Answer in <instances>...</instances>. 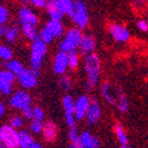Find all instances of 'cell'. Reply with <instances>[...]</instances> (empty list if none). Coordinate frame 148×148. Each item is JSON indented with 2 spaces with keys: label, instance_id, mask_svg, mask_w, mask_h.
I'll use <instances>...</instances> for the list:
<instances>
[{
  "label": "cell",
  "instance_id": "ac0fdd59",
  "mask_svg": "<svg viewBox=\"0 0 148 148\" xmlns=\"http://www.w3.org/2000/svg\"><path fill=\"white\" fill-rule=\"evenodd\" d=\"M44 26L52 33V36L55 37V39L63 38V36H64V33H65L64 25H63V23H62V20H52V19H49Z\"/></svg>",
  "mask_w": 148,
  "mask_h": 148
},
{
  "label": "cell",
  "instance_id": "ffe728a7",
  "mask_svg": "<svg viewBox=\"0 0 148 148\" xmlns=\"http://www.w3.org/2000/svg\"><path fill=\"white\" fill-rule=\"evenodd\" d=\"M45 11H46L49 18L52 19V20H62V18L64 17L63 13L60 12V10L58 8L56 0H47Z\"/></svg>",
  "mask_w": 148,
  "mask_h": 148
},
{
  "label": "cell",
  "instance_id": "7a4b0ae2",
  "mask_svg": "<svg viewBox=\"0 0 148 148\" xmlns=\"http://www.w3.org/2000/svg\"><path fill=\"white\" fill-rule=\"evenodd\" d=\"M84 71L87 83H85V90L91 91L95 87H97L101 81L102 73V64L101 58L96 52H92L84 58Z\"/></svg>",
  "mask_w": 148,
  "mask_h": 148
},
{
  "label": "cell",
  "instance_id": "cb8c5ba5",
  "mask_svg": "<svg viewBox=\"0 0 148 148\" xmlns=\"http://www.w3.org/2000/svg\"><path fill=\"white\" fill-rule=\"evenodd\" d=\"M33 141H34V139H33L32 133L30 130H25V129L18 130V143H19V148L29 147Z\"/></svg>",
  "mask_w": 148,
  "mask_h": 148
},
{
  "label": "cell",
  "instance_id": "ba28073f",
  "mask_svg": "<svg viewBox=\"0 0 148 148\" xmlns=\"http://www.w3.org/2000/svg\"><path fill=\"white\" fill-rule=\"evenodd\" d=\"M62 107L64 110V120L69 128L76 126V117H75V98L70 94H65L62 98Z\"/></svg>",
  "mask_w": 148,
  "mask_h": 148
},
{
  "label": "cell",
  "instance_id": "d6986e66",
  "mask_svg": "<svg viewBox=\"0 0 148 148\" xmlns=\"http://www.w3.org/2000/svg\"><path fill=\"white\" fill-rule=\"evenodd\" d=\"M79 141L84 148H100V140L89 132L83 130L79 134Z\"/></svg>",
  "mask_w": 148,
  "mask_h": 148
},
{
  "label": "cell",
  "instance_id": "6da1fadb",
  "mask_svg": "<svg viewBox=\"0 0 148 148\" xmlns=\"http://www.w3.org/2000/svg\"><path fill=\"white\" fill-rule=\"evenodd\" d=\"M100 91H101V96L104 98V101L112 107H114L117 112L122 114L128 112L129 102L127 95L117 84L110 81H104L103 83H101Z\"/></svg>",
  "mask_w": 148,
  "mask_h": 148
},
{
  "label": "cell",
  "instance_id": "7402d4cb",
  "mask_svg": "<svg viewBox=\"0 0 148 148\" xmlns=\"http://www.w3.org/2000/svg\"><path fill=\"white\" fill-rule=\"evenodd\" d=\"M20 30H21V34L31 43L36 39H38L39 31L37 30V26L30 25V24H24V25H20Z\"/></svg>",
  "mask_w": 148,
  "mask_h": 148
},
{
  "label": "cell",
  "instance_id": "4316f807",
  "mask_svg": "<svg viewBox=\"0 0 148 148\" xmlns=\"http://www.w3.org/2000/svg\"><path fill=\"white\" fill-rule=\"evenodd\" d=\"M8 125L11 127H13L16 130H21L23 127L25 126V119L23 117L21 114H14V115H12L10 117Z\"/></svg>",
  "mask_w": 148,
  "mask_h": 148
},
{
  "label": "cell",
  "instance_id": "9c48e42d",
  "mask_svg": "<svg viewBox=\"0 0 148 148\" xmlns=\"http://www.w3.org/2000/svg\"><path fill=\"white\" fill-rule=\"evenodd\" d=\"M0 142L8 148H19L18 143V130L7 125L0 126Z\"/></svg>",
  "mask_w": 148,
  "mask_h": 148
},
{
  "label": "cell",
  "instance_id": "5b68a950",
  "mask_svg": "<svg viewBox=\"0 0 148 148\" xmlns=\"http://www.w3.org/2000/svg\"><path fill=\"white\" fill-rule=\"evenodd\" d=\"M72 21V24L75 25V27L79 29V30H84L87 29L89 25V12H88V7L82 0L76 1L75 4V8L73 12L71 13V16L69 17Z\"/></svg>",
  "mask_w": 148,
  "mask_h": 148
},
{
  "label": "cell",
  "instance_id": "44dd1931",
  "mask_svg": "<svg viewBox=\"0 0 148 148\" xmlns=\"http://www.w3.org/2000/svg\"><path fill=\"white\" fill-rule=\"evenodd\" d=\"M20 34H21V30L17 25H11V26L6 27L4 38L10 44H16L20 38Z\"/></svg>",
  "mask_w": 148,
  "mask_h": 148
},
{
  "label": "cell",
  "instance_id": "2e32d148",
  "mask_svg": "<svg viewBox=\"0 0 148 148\" xmlns=\"http://www.w3.org/2000/svg\"><path fill=\"white\" fill-rule=\"evenodd\" d=\"M43 140L47 143H52L58 138V126L53 121H45L44 122V128H43Z\"/></svg>",
  "mask_w": 148,
  "mask_h": 148
},
{
  "label": "cell",
  "instance_id": "60d3db41",
  "mask_svg": "<svg viewBox=\"0 0 148 148\" xmlns=\"http://www.w3.org/2000/svg\"><path fill=\"white\" fill-rule=\"evenodd\" d=\"M5 32H6V26L0 24V37H4L5 36Z\"/></svg>",
  "mask_w": 148,
  "mask_h": 148
},
{
  "label": "cell",
  "instance_id": "f1b7e54d",
  "mask_svg": "<svg viewBox=\"0 0 148 148\" xmlns=\"http://www.w3.org/2000/svg\"><path fill=\"white\" fill-rule=\"evenodd\" d=\"M13 59V50L6 44H0V60L7 62Z\"/></svg>",
  "mask_w": 148,
  "mask_h": 148
},
{
  "label": "cell",
  "instance_id": "7dc6e473",
  "mask_svg": "<svg viewBox=\"0 0 148 148\" xmlns=\"http://www.w3.org/2000/svg\"><path fill=\"white\" fill-rule=\"evenodd\" d=\"M146 1H147V3H148V0H146Z\"/></svg>",
  "mask_w": 148,
  "mask_h": 148
},
{
  "label": "cell",
  "instance_id": "f546056e",
  "mask_svg": "<svg viewBox=\"0 0 148 148\" xmlns=\"http://www.w3.org/2000/svg\"><path fill=\"white\" fill-rule=\"evenodd\" d=\"M58 87H59L60 90H63L64 92H69L72 89V79H71V77L68 76V75L59 76Z\"/></svg>",
  "mask_w": 148,
  "mask_h": 148
},
{
  "label": "cell",
  "instance_id": "d4e9b609",
  "mask_svg": "<svg viewBox=\"0 0 148 148\" xmlns=\"http://www.w3.org/2000/svg\"><path fill=\"white\" fill-rule=\"evenodd\" d=\"M56 3L60 12L63 13V16H68V17L71 16V13L73 12V8H75V4H76L75 0H56Z\"/></svg>",
  "mask_w": 148,
  "mask_h": 148
},
{
  "label": "cell",
  "instance_id": "1f68e13d",
  "mask_svg": "<svg viewBox=\"0 0 148 148\" xmlns=\"http://www.w3.org/2000/svg\"><path fill=\"white\" fill-rule=\"evenodd\" d=\"M10 20V11L5 5L0 4V24L5 25L6 23H8Z\"/></svg>",
  "mask_w": 148,
  "mask_h": 148
},
{
  "label": "cell",
  "instance_id": "484cf974",
  "mask_svg": "<svg viewBox=\"0 0 148 148\" xmlns=\"http://www.w3.org/2000/svg\"><path fill=\"white\" fill-rule=\"evenodd\" d=\"M5 69L11 71L12 73H14L16 76L20 75V73L24 71V69H25V66H24V64L21 63L20 60L18 59H12L10 62H7V63H5Z\"/></svg>",
  "mask_w": 148,
  "mask_h": 148
},
{
  "label": "cell",
  "instance_id": "52a82bcc",
  "mask_svg": "<svg viewBox=\"0 0 148 148\" xmlns=\"http://www.w3.org/2000/svg\"><path fill=\"white\" fill-rule=\"evenodd\" d=\"M38 77L39 72H36L31 68H25L20 75L17 76V82L21 89L30 90L34 89L38 85Z\"/></svg>",
  "mask_w": 148,
  "mask_h": 148
},
{
  "label": "cell",
  "instance_id": "5bb4252c",
  "mask_svg": "<svg viewBox=\"0 0 148 148\" xmlns=\"http://www.w3.org/2000/svg\"><path fill=\"white\" fill-rule=\"evenodd\" d=\"M101 117H102V107L100 102L97 101L96 97H90V106L88 109L87 116H85V121H87L88 125L94 126L96 123H98Z\"/></svg>",
  "mask_w": 148,
  "mask_h": 148
},
{
  "label": "cell",
  "instance_id": "7c38bea8",
  "mask_svg": "<svg viewBox=\"0 0 148 148\" xmlns=\"http://www.w3.org/2000/svg\"><path fill=\"white\" fill-rule=\"evenodd\" d=\"M18 20L20 23V25H24V24H30V25L33 26H38L39 24V17L36 12L26 6V5H23L19 7L18 10Z\"/></svg>",
  "mask_w": 148,
  "mask_h": 148
},
{
  "label": "cell",
  "instance_id": "8992f818",
  "mask_svg": "<svg viewBox=\"0 0 148 148\" xmlns=\"http://www.w3.org/2000/svg\"><path fill=\"white\" fill-rule=\"evenodd\" d=\"M8 106L14 110L23 112L24 109L32 107V97L27 90H24V89L17 90L14 92H12V95L10 96Z\"/></svg>",
  "mask_w": 148,
  "mask_h": 148
},
{
  "label": "cell",
  "instance_id": "f35d334b",
  "mask_svg": "<svg viewBox=\"0 0 148 148\" xmlns=\"http://www.w3.org/2000/svg\"><path fill=\"white\" fill-rule=\"evenodd\" d=\"M25 148H44V147H43V145H42L39 141H36V140H34L29 147H25Z\"/></svg>",
  "mask_w": 148,
  "mask_h": 148
},
{
  "label": "cell",
  "instance_id": "3957f363",
  "mask_svg": "<svg viewBox=\"0 0 148 148\" xmlns=\"http://www.w3.org/2000/svg\"><path fill=\"white\" fill-rule=\"evenodd\" d=\"M83 36L84 34L82 33V30H79L77 27L69 29L59 42V45H58L59 51H63L66 53L72 52V51H77L79 47V44L83 39Z\"/></svg>",
  "mask_w": 148,
  "mask_h": 148
},
{
  "label": "cell",
  "instance_id": "e0dca14e",
  "mask_svg": "<svg viewBox=\"0 0 148 148\" xmlns=\"http://www.w3.org/2000/svg\"><path fill=\"white\" fill-rule=\"evenodd\" d=\"M96 50V39L95 37L91 36V34H84L83 36V39L79 44V47H78V51L81 55H84V56H88L92 52H95Z\"/></svg>",
  "mask_w": 148,
  "mask_h": 148
},
{
  "label": "cell",
  "instance_id": "d590c367",
  "mask_svg": "<svg viewBox=\"0 0 148 148\" xmlns=\"http://www.w3.org/2000/svg\"><path fill=\"white\" fill-rule=\"evenodd\" d=\"M23 117L25 120H29V121H32L33 120V107H29L26 109H24L23 112H20Z\"/></svg>",
  "mask_w": 148,
  "mask_h": 148
},
{
  "label": "cell",
  "instance_id": "ee69618b",
  "mask_svg": "<svg viewBox=\"0 0 148 148\" xmlns=\"http://www.w3.org/2000/svg\"><path fill=\"white\" fill-rule=\"evenodd\" d=\"M121 148H133V147H130V146H121Z\"/></svg>",
  "mask_w": 148,
  "mask_h": 148
},
{
  "label": "cell",
  "instance_id": "836d02e7",
  "mask_svg": "<svg viewBox=\"0 0 148 148\" xmlns=\"http://www.w3.org/2000/svg\"><path fill=\"white\" fill-rule=\"evenodd\" d=\"M79 132L77 129V127H71L69 128V132H68V138H69V141L70 142H75V141H78L79 140Z\"/></svg>",
  "mask_w": 148,
  "mask_h": 148
},
{
  "label": "cell",
  "instance_id": "d6a6232c",
  "mask_svg": "<svg viewBox=\"0 0 148 148\" xmlns=\"http://www.w3.org/2000/svg\"><path fill=\"white\" fill-rule=\"evenodd\" d=\"M33 120H38V121L45 122V113H44V109L40 106H34L33 107Z\"/></svg>",
  "mask_w": 148,
  "mask_h": 148
},
{
  "label": "cell",
  "instance_id": "ab89813d",
  "mask_svg": "<svg viewBox=\"0 0 148 148\" xmlns=\"http://www.w3.org/2000/svg\"><path fill=\"white\" fill-rule=\"evenodd\" d=\"M69 148H84V147L82 146L81 141L78 140V141H75V142H70V145H69Z\"/></svg>",
  "mask_w": 148,
  "mask_h": 148
},
{
  "label": "cell",
  "instance_id": "30bf717a",
  "mask_svg": "<svg viewBox=\"0 0 148 148\" xmlns=\"http://www.w3.org/2000/svg\"><path fill=\"white\" fill-rule=\"evenodd\" d=\"M108 33L116 43L120 44H126L130 39V31L119 23H110L108 25Z\"/></svg>",
  "mask_w": 148,
  "mask_h": 148
},
{
  "label": "cell",
  "instance_id": "4fadbf2b",
  "mask_svg": "<svg viewBox=\"0 0 148 148\" xmlns=\"http://www.w3.org/2000/svg\"><path fill=\"white\" fill-rule=\"evenodd\" d=\"M69 69V60H68V53L63 51H58L53 56L52 60V70L57 76L66 75Z\"/></svg>",
  "mask_w": 148,
  "mask_h": 148
},
{
  "label": "cell",
  "instance_id": "e575fe53",
  "mask_svg": "<svg viewBox=\"0 0 148 148\" xmlns=\"http://www.w3.org/2000/svg\"><path fill=\"white\" fill-rule=\"evenodd\" d=\"M29 4H31L33 7L36 8H45L46 4H47V0H29Z\"/></svg>",
  "mask_w": 148,
  "mask_h": 148
},
{
  "label": "cell",
  "instance_id": "8fae6325",
  "mask_svg": "<svg viewBox=\"0 0 148 148\" xmlns=\"http://www.w3.org/2000/svg\"><path fill=\"white\" fill-rule=\"evenodd\" d=\"M17 82V76L8 70H0V89L1 95L11 96L13 92V85Z\"/></svg>",
  "mask_w": 148,
  "mask_h": 148
},
{
  "label": "cell",
  "instance_id": "9a60e30c",
  "mask_svg": "<svg viewBox=\"0 0 148 148\" xmlns=\"http://www.w3.org/2000/svg\"><path fill=\"white\" fill-rule=\"evenodd\" d=\"M89 106H90V97L88 95H79L75 100V117L77 122L85 120Z\"/></svg>",
  "mask_w": 148,
  "mask_h": 148
},
{
  "label": "cell",
  "instance_id": "f6af8a7d",
  "mask_svg": "<svg viewBox=\"0 0 148 148\" xmlns=\"http://www.w3.org/2000/svg\"><path fill=\"white\" fill-rule=\"evenodd\" d=\"M0 95H1V89H0Z\"/></svg>",
  "mask_w": 148,
  "mask_h": 148
},
{
  "label": "cell",
  "instance_id": "bcb514c9",
  "mask_svg": "<svg viewBox=\"0 0 148 148\" xmlns=\"http://www.w3.org/2000/svg\"><path fill=\"white\" fill-rule=\"evenodd\" d=\"M75 1H79V0H75Z\"/></svg>",
  "mask_w": 148,
  "mask_h": 148
},
{
  "label": "cell",
  "instance_id": "74e56055",
  "mask_svg": "<svg viewBox=\"0 0 148 148\" xmlns=\"http://www.w3.org/2000/svg\"><path fill=\"white\" fill-rule=\"evenodd\" d=\"M6 110H7V108H6L5 103L0 102V119L5 116V114H6Z\"/></svg>",
  "mask_w": 148,
  "mask_h": 148
},
{
  "label": "cell",
  "instance_id": "4dcf8cb0",
  "mask_svg": "<svg viewBox=\"0 0 148 148\" xmlns=\"http://www.w3.org/2000/svg\"><path fill=\"white\" fill-rule=\"evenodd\" d=\"M43 128H44V122L38 121V120H32L29 123V130L32 134H42L43 133Z\"/></svg>",
  "mask_w": 148,
  "mask_h": 148
},
{
  "label": "cell",
  "instance_id": "8d00e7d4",
  "mask_svg": "<svg viewBox=\"0 0 148 148\" xmlns=\"http://www.w3.org/2000/svg\"><path fill=\"white\" fill-rule=\"evenodd\" d=\"M136 26L141 32H148V21L146 19H139Z\"/></svg>",
  "mask_w": 148,
  "mask_h": 148
},
{
  "label": "cell",
  "instance_id": "603a6c76",
  "mask_svg": "<svg viewBox=\"0 0 148 148\" xmlns=\"http://www.w3.org/2000/svg\"><path fill=\"white\" fill-rule=\"evenodd\" d=\"M114 133H115V136L116 140L119 141V143L121 146H128V136H127V133L123 128V126L121 125L120 122H115L114 123Z\"/></svg>",
  "mask_w": 148,
  "mask_h": 148
},
{
  "label": "cell",
  "instance_id": "83f0119b",
  "mask_svg": "<svg viewBox=\"0 0 148 148\" xmlns=\"http://www.w3.org/2000/svg\"><path fill=\"white\" fill-rule=\"evenodd\" d=\"M81 53L78 51H72L68 53V60H69V69L70 70H77L81 63Z\"/></svg>",
  "mask_w": 148,
  "mask_h": 148
},
{
  "label": "cell",
  "instance_id": "b9f144b4",
  "mask_svg": "<svg viewBox=\"0 0 148 148\" xmlns=\"http://www.w3.org/2000/svg\"><path fill=\"white\" fill-rule=\"evenodd\" d=\"M17 1H19V3H20V4H23V5L29 4V0H17Z\"/></svg>",
  "mask_w": 148,
  "mask_h": 148
},
{
  "label": "cell",
  "instance_id": "277c9868",
  "mask_svg": "<svg viewBox=\"0 0 148 148\" xmlns=\"http://www.w3.org/2000/svg\"><path fill=\"white\" fill-rule=\"evenodd\" d=\"M46 53L47 45L39 38L33 40L30 46V68L36 72H40Z\"/></svg>",
  "mask_w": 148,
  "mask_h": 148
},
{
  "label": "cell",
  "instance_id": "7bdbcfd3",
  "mask_svg": "<svg viewBox=\"0 0 148 148\" xmlns=\"http://www.w3.org/2000/svg\"><path fill=\"white\" fill-rule=\"evenodd\" d=\"M0 148H8L7 146H5L4 143H1V142H0Z\"/></svg>",
  "mask_w": 148,
  "mask_h": 148
}]
</instances>
